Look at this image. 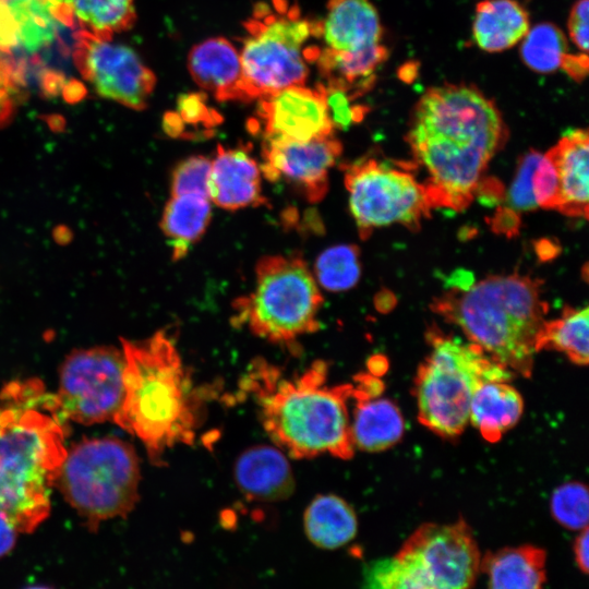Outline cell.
<instances>
[{"instance_id":"40","label":"cell","mask_w":589,"mask_h":589,"mask_svg":"<svg viewBox=\"0 0 589 589\" xmlns=\"http://www.w3.org/2000/svg\"><path fill=\"white\" fill-rule=\"evenodd\" d=\"M572 79L581 81L588 72V56L585 52L567 53L561 67Z\"/></svg>"},{"instance_id":"18","label":"cell","mask_w":589,"mask_h":589,"mask_svg":"<svg viewBox=\"0 0 589 589\" xmlns=\"http://www.w3.org/2000/svg\"><path fill=\"white\" fill-rule=\"evenodd\" d=\"M383 35L380 14L370 0H328L320 35L326 48L359 51L382 44Z\"/></svg>"},{"instance_id":"42","label":"cell","mask_w":589,"mask_h":589,"mask_svg":"<svg viewBox=\"0 0 589 589\" xmlns=\"http://www.w3.org/2000/svg\"><path fill=\"white\" fill-rule=\"evenodd\" d=\"M17 530L9 519L0 514V558L8 556L14 549L17 540Z\"/></svg>"},{"instance_id":"37","label":"cell","mask_w":589,"mask_h":589,"mask_svg":"<svg viewBox=\"0 0 589 589\" xmlns=\"http://www.w3.org/2000/svg\"><path fill=\"white\" fill-rule=\"evenodd\" d=\"M326 103L329 119L334 129L346 130L356 122H360L365 110L363 106L356 105L354 98L341 88L318 82Z\"/></svg>"},{"instance_id":"13","label":"cell","mask_w":589,"mask_h":589,"mask_svg":"<svg viewBox=\"0 0 589 589\" xmlns=\"http://www.w3.org/2000/svg\"><path fill=\"white\" fill-rule=\"evenodd\" d=\"M73 58L99 96L134 110L147 106L156 76L132 47L82 31Z\"/></svg>"},{"instance_id":"28","label":"cell","mask_w":589,"mask_h":589,"mask_svg":"<svg viewBox=\"0 0 589 589\" xmlns=\"http://www.w3.org/2000/svg\"><path fill=\"white\" fill-rule=\"evenodd\" d=\"M588 317L587 306H566L560 317L545 321L537 340V352L553 349L563 352L575 364L586 366L589 360Z\"/></svg>"},{"instance_id":"4","label":"cell","mask_w":589,"mask_h":589,"mask_svg":"<svg viewBox=\"0 0 589 589\" xmlns=\"http://www.w3.org/2000/svg\"><path fill=\"white\" fill-rule=\"evenodd\" d=\"M121 344L124 396L115 423L144 444L152 462L161 465L167 449L193 444L200 400L166 332Z\"/></svg>"},{"instance_id":"26","label":"cell","mask_w":589,"mask_h":589,"mask_svg":"<svg viewBox=\"0 0 589 589\" xmlns=\"http://www.w3.org/2000/svg\"><path fill=\"white\" fill-rule=\"evenodd\" d=\"M351 433L354 446L370 453L382 452L402 437V414L389 399L369 398L356 400Z\"/></svg>"},{"instance_id":"25","label":"cell","mask_w":589,"mask_h":589,"mask_svg":"<svg viewBox=\"0 0 589 589\" xmlns=\"http://www.w3.org/2000/svg\"><path fill=\"white\" fill-rule=\"evenodd\" d=\"M303 529L314 546L337 550L356 538L358 519L345 500L334 494H323L313 498L306 507Z\"/></svg>"},{"instance_id":"8","label":"cell","mask_w":589,"mask_h":589,"mask_svg":"<svg viewBox=\"0 0 589 589\" xmlns=\"http://www.w3.org/2000/svg\"><path fill=\"white\" fill-rule=\"evenodd\" d=\"M89 530L125 517L139 501L140 467L133 447L117 437L84 440L67 452L56 479Z\"/></svg>"},{"instance_id":"29","label":"cell","mask_w":589,"mask_h":589,"mask_svg":"<svg viewBox=\"0 0 589 589\" xmlns=\"http://www.w3.org/2000/svg\"><path fill=\"white\" fill-rule=\"evenodd\" d=\"M135 0H64L73 23L92 35L111 38L131 28L136 19Z\"/></svg>"},{"instance_id":"34","label":"cell","mask_w":589,"mask_h":589,"mask_svg":"<svg viewBox=\"0 0 589 589\" xmlns=\"http://www.w3.org/2000/svg\"><path fill=\"white\" fill-rule=\"evenodd\" d=\"M362 585L363 589H424L396 555L368 562L362 570Z\"/></svg>"},{"instance_id":"7","label":"cell","mask_w":589,"mask_h":589,"mask_svg":"<svg viewBox=\"0 0 589 589\" xmlns=\"http://www.w3.org/2000/svg\"><path fill=\"white\" fill-rule=\"evenodd\" d=\"M243 28L245 37L239 52L249 101L305 84L309 62L315 61L320 50L305 45L320 37L321 21L304 16L289 0H261Z\"/></svg>"},{"instance_id":"10","label":"cell","mask_w":589,"mask_h":589,"mask_svg":"<svg viewBox=\"0 0 589 589\" xmlns=\"http://www.w3.org/2000/svg\"><path fill=\"white\" fill-rule=\"evenodd\" d=\"M350 212L365 239L380 227L401 224L412 230L432 208L423 183L405 166L364 156L341 167Z\"/></svg>"},{"instance_id":"32","label":"cell","mask_w":589,"mask_h":589,"mask_svg":"<svg viewBox=\"0 0 589 589\" xmlns=\"http://www.w3.org/2000/svg\"><path fill=\"white\" fill-rule=\"evenodd\" d=\"M313 275L327 290L341 291L352 288L361 275L359 249L352 244L326 249L317 256Z\"/></svg>"},{"instance_id":"33","label":"cell","mask_w":589,"mask_h":589,"mask_svg":"<svg viewBox=\"0 0 589 589\" xmlns=\"http://www.w3.org/2000/svg\"><path fill=\"white\" fill-rule=\"evenodd\" d=\"M589 496L585 484L567 482L553 491L550 509L554 520L564 528L580 531L588 528Z\"/></svg>"},{"instance_id":"14","label":"cell","mask_w":589,"mask_h":589,"mask_svg":"<svg viewBox=\"0 0 589 589\" xmlns=\"http://www.w3.org/2000/svg\"><path fill=\"white\" fill-rule=\"evenodd\" d=\"M248 127L263 142H306L332 136L335 130L320 83L289 86L259 98Z\"/></svg>"},{"instance_id":"30","label":"cell","mask_w":589,"mask_h":589,"mask_svg":"<svg viewBox=\"0 0 589 589\" xmlns=\"http://www.w3.org/2000/svg\"><path fill=\"white\" fill-rule=\"evenodd\" d=\"M223 122V116L207 103L203 92L179 95L176 108L163 118L165 132L175 139L200 140L214 135Z\"/></svg>"},{"instance_id":"24","label":"cell","mask_w":589,"mask_h":589,"mask_svg":"<svg viewBox=\"0 0 589 589\" xmlns=\"http://www.w3.org/2000/svg\"><path fill=\"white\" fill-rule=\"evenodd\" d=\"M524 400L507 382H484L474 390L469 421L490 443L498 442L520 419Z\"/></svg>"},{"instance_id":"5","label":"cell","mask_w":589,"mask_h":589,"mask_svg":"<svg viewBox=\"0 0 589 589\" xmlns=\"http://www.w3.org/2000/svg\"><path fill=\"white\" fill-rule=\"evenodd\" d=\"M432 309L494 362L515 375L531 376L549 310L540 280L519 274L490 276L436 298Z\"/></svg>"},{"instance_id":"9","label":"cell","mask_w":589,"mask_h":589,"mask_svg":"<svg viewBox=\"0 0 589 589\" xmlns=\"http://www.w3.org/2000/svg\"><path fill=\"white\" fill-rule=\"evenodd\" d=\"M323 297L300 254L263 256L253 290L235 302L236 320L256 336L290 344L318 329Z\"/></svg>"},{"instance_id":"23","label":"cell","mask_w":589,"mask_h":589,"mask_svg":"<svg viewBox=\"0 0 589 589\" xmlns=\"http://www.w3.org/2000/svg\"><path fill=\"white\" fill-rule=\"evenodd\" d=\"M388 50L380 44L353 52L320 48L315 59L324 84L344 89L354 99L371 89L376 71L387 60Z\"/></svg>"},{"instance_id":"39","label":"cell","mask_w":589,"mask_h":589,"mask_svg":"<svg viewBox=\"0 0 589 589\" xmlns=\"http://www.w3.org/2000/svg\"><path fill=\"white\" fill-rule=\"evenodd\" d=\"M589 0H577L569 12L567 31L570 40L579 51L588 52Z\"/></svg>"},{"instance_id":"17","label":"cell","mask_w":589,"mask_h":589,"mask_svg":"<svg viewBox=\"0 0 589 589\" xmlns=\"http://www.w3.org/2000/svg\"><path fill=\"white\" fill-rule=\"evenodd\" d=\"M188 70L195 84L219 101L248 103L240 52L225 37H211L194 45Z\"/></svg>"},{"instance_id":"22","label":"cell","mask_w":589,"mask_h":589,"mask_svg":"<svg viewBox=\"0 0 589 589\" xmlns=\"http://www.w3.org/2000/svg\"><path fill=\"white\" fill-rule=\"evenodd\" d=\"M526 8L517 0H481L476 5L472 37L486 52H502L519 44L530 28Z\"/></svg>"},{"instance_id":"41","label":"cell","mask_w":589,"mask_h":589,"mask_svg":"<svg viewBox=\"0 0 589 589\" xmlns=\"http://www.w3.org/2000/svg\"><path fill=\"white\" fill-rule=\"evenodd\" d=\"M588 544H589V531H588V528H585L578 531V534L575 538L574 544H573L574 561L577 567L579 568V570L584 575L588 574V567H589Z\"/></svg>"},{"instance_id":"16","label":"cell","mask_w":589,"mask_h":589,"mask_svg":"<svg viewBox=\"0 0 589 589\" xmlns=\"http://www.w3.org/2000/svg\"><path fill=\"white\" fill-rule=\"evenodd\" d=\"M262 171L249 145H218L212 159L207 194L217 206L237 211L265 204Z\"/></svg>"},{"instance_id":"27","label":"cell","mask_w":589,"mask_h":589,"mask_svg":"<svg viewBox=\"0 0 589 589\" xmlns=\"http://www.w3.org/2000/svg\"><path fill=\"white\" fill-rule=\"evenodd\" d=\"M212 218L211 200L206 195L171 196L160 219V229L171 247L173 261L183 259L205 233Z\"/></svg>"},{"instance_id":"21","label":"cell","mask_w":589,"mask_h":589,"mask_svg":"<svg viewBox=\"0 0 589 589\" xmlns=\"http://www.w3.org/2000/svg\"><path fill=\"white\" fill-rule=\"evenodd\" d=\"M546 551L534 544L505 546L481 557L488 589H543L546 582Z\"/></svg>"},{"instance_id":"31","label":"cell","mask_w":589,"mask_h":589,"mask_svg":"<svg viewBox=\"0 0 589 589\" xmlns=\"http://www.w3.org/2000/svg\"><path fill=\"white\" fill-rule=\"evenodd\" d=\"M520 58L532 71L551 73L561 69L568 53V43L563 31L552 23L530 26L520 41Z\"/></svg>"},{"instance_id":"12","label":"cell","mask_w":589,"mask_h":589,"mask_svg":"<svg viewBox=\"0 0 589 589\" xmlns=\"http://www.w3.org/2000/svg\"><path fill=\"white\" fill-rule=\"evenodd\" d=\"M124 357L113 347L73 351L62 364L57 404L64 419L81 424L116 421L124 386Z\"/></svg>"},{"instance_id":"15","label":"cell","mask_w":589,"mask_h":589,"mask_svg":"<svg viewBox=\"0 0 589 589\" xmlns=\"http://www.w3.org/2000/svg\"><path fill=\"white\" fill-rule=\"evenodd\" d=\"M341 151L335 135L306 142L264 141L261 171L268 181H284L305 201L317 203L327 193L329 171Z\"/></svg>"},{"instance_id":"3","label":"cell","mask_w":589,"mask_h":589,"mask_svg":"<svg viewBox=\"0 0 589 589\" xmlns=\"http://www.w3.org/2000/svg\"><path fill=\"white\" fill-rule=\"evenodd\" d=\"M327 375L323 360L293 378H280L275 366L256 361L244 378L243 386L259 404L265 431L294 458L353 456L348 400L354 397V385L328 386Z\"/></svg>"},{"instance_id":"1","label":"cell","mask_w":589,"mask_h":589,"mask_svg":"<svg viewBox=\"0 0 589 589\" xmlns=\"http://www.w3.org/2000/svg\"><path fill=\"white\" fill-rule=\"evenodd\" d=\"M505 136L498 108L478 87L446 83L428 88L414 105L407 142L426 173L423 185L432 208H466Z\"/></svg>"},{"instance_id":"44","label":"cell","mask_w":589,"mask_h":589,"mask_svg":"<svg viewBox=\"0 0 589 589\" xmlns=\"http://www.w3.org/2000/svg\"><path fill=\"white\" fill-rule=\"evenodd\" d=\"M23 589H57V588L47 586V585H31V586L24 587Z\"/></svg>"},{"instance_id":"19","label":"cell","mask_w":589,"mask_h":589,"mask_svg":"<svg viewBox=\"0 0 589 589\" xmlns=\"http://www.w3.org/2000/svg\"><path fill=\"white\" fill-rule=\"evenodd\" d=\"M588 132L574 129L545 154L557 176V211L569 217L588 218Z\"/></svg>"},{"instance_id":"35","label":"cell","mask_w":589,"mask_h":589,"mask_svg":"<svg viewBox=\"0 0 589 589\" xmlns=\"http://www.w3.org/2000/svg\"><path fill=\"white\" fill-rule=\"evenodd\" d=\"M211 167L212 159L203 155H194L181 160L171 173V196L184 194L208 196L207 180Z\"/></svg>"},{"instance_id":"38","label":"cell","mask_w":589,"mask_h":589,"mask_svg":"<svg viewBox=\"0 0 589 589\" xmlns=\"http://www.w3.org/2000/svg\"><path fill=\"white\" fill-rule=\"evenodd\" d=\"M532 191L538 206L545 209L558 207V181L555 168L546 155H541L532 176Z\"/></svg>"},{"instance_id":"6","label":"cell","mask_w":589,"mask_h":589,"mask_svg":"<svg viewBox=\"0 0 589 589\" xmlns=\"http://www.w3.org/2000/svg\"><path fill=\"white\" fill-rule=\"evenodd\" d=\"M430 352L414 377L418 419L444 438L459 436L469 421L474 390L484 382H508L513 372L494 362L477 345L444 334L436 327L426 333Z\"/></svg>"},{"instance_id":"36","label":"cell","mask_w":589,"mask_h":589,"mask_svg":"<svg viewBox=\"0 0 589 589\" xmlns=\"http://www.w3.org/2000/svg\"><path fill=\"white\" fill-rule=\"evenodd\" d=\"M541 157L539 152L529 151L521 159L508 193V209L518 213L534 209L532 176Z\"/></svg>"},{"instance_id":"20","label":"cell","mask_w":589,"mask_h":589,"mask_svg":"<svg viewBox=\"0 0 589 589\" xmlns=\"http://www.w3.org/2000/svg\"><path fill=\"white\" fill-rule=\"evenodd\" d=\"M235 478L248 498L261 502L283 501L292 494L294 488L286 457L267 445L243 452L236 462Z\"/></svg>"},{"instance_id":"45","label":"cell","mask_w":589,"mask_h":589,"mask_svg":"<svg viewBox=\"0 0 589 589\" xmlns=\"http://www.w3.org/2000/svg\"><path fill=\"white\" fill-rule=\"evenodd\" d=\"M51 1L59 5H64V0H51Z\"/></svg>"},{"instance_id":"2","label":"cell","mask_w":589,"mask_h":589,"mask_svg":"<svg viewBox=\"0 0 589 589\" xmlns=\"http://www.w3.org/2000/svg\"><path fill=\"white\" fill-rule=\"evenodd\" d=\"M0 514L31 533L50 513V488L67 456V420L37 380L0 394Z\"/></svg>"},{"instance_id":"43","label":"cell","mask_w":589,"mask_h":589,"mask_svg":"<svg viewBox=\"0 0 589 589\" xmlns=\"http://www.w3.org/2000/svg\"><path fill=\"white\" fill-rule=\"evenodd\" d=\"M384 361H385V359L381 358L378 356L371 358L370 361H369L370 373L377 376V375H380L382 373L381 368L386 370L387 364L382 365V362H384Z\"/></svg>"},{"instance_id":"11","label":"cell","mask_w":589,"mask_h":589,"mask_svg":"<svg viewBox=\"0 0 589 589\" xmlns=\"http://www.w3.org/2000/svg\"><path fill=\"white\" fill-rule=\"evenodd\" d=\"M424 589H472L481 574V552L469 525L419 526L395 554Z\"/></svg>"}]
</instances>
